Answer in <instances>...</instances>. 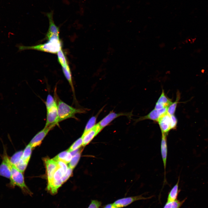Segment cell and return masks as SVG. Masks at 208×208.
Returning <instances> with one entry per match:
<instances>
[{"mask_svg":"<svg viewBox=\"0 0 208 208\" xmlns=\"http://www.w3.org/2000/svg\"><path fill=\"white\" fill-rule=\"evenodd\" d=\"M131 113H116L113 111L110 112L107 115L103 118L98 123L102 129L108 125L115 118L119 116H125L131 118L132 116Z\"/></svg>","mask_w":208,"mask_h":208,"instance_id":"cell-7","label":"cell"},{"mask_svg":"<svg viewBox=\"0 0 208 208\" xmlns=\"http://www.w3.org/2000/svg\"><path fill=\"white\" fill-rule=\"evenodd\" d=\"M83 144V139L82 138H79L75 141L70 146L68 150V151L70 152L78 149Z\"/></svg>","mask_w":208,"mask_h":208,"instance_id":"cell-27","label":"cell"},{"mask_svg":"<svg viewBox=\"0 0 208 208\" xmlns=\"http://www.w3.org/2000/svg\"><path fill=\"white\" fill-rule=\"evenodd\" d=\"M172 103L171 100L166 96L163 89L161 94L156 103L155 109H161L167 108Z\"/></svg>","mask_w":208,"mask_h":208,"instance_id":"cell-13","label":"cell"},{"mask_svg":"<svg viewBox=\"0 0 208 208\" xmlns=\"http://www.w3.org/2000/svg\"><path fill=\"white\" fill-rule=\"evenodd\" d=\"M57 103V101L55 96L53 97L51 94H48L45 103L46 109H49Z\"/></svg>","mask_w":208,"mask_h":208,"instance_id":"cell-22","label":"cell"},{"mask_svg":"<svg viewBox=\"0 0 208 208\" xmlns=\"http://www.w3.org/2000/svg\"><path fill=\"white\" fill-rule=\"evenodd\" d=\"M32 148L31 145L29 144L23 151L21 159L24 162L28 164L30 158Z\"/></svg>","mask_w":208,"mask_h":208,"instance_id":"cell-19","label":"cell"},{"mask_svg":"<svg viewBox=\"0 0 208 208\" xmlns=\"http://www.w3.org/2000/svg\"><path fill=\"white\" fill-rule=\"evenodd\" d=\"M81 155V152L78 151L76 154L73 155L69 163L68 167L72 169L75 167L80 159Z\"/></svg>","mask_w":208,"mask_h":208,"instance_id":"cell-26","label":"cell"},{"mask_svg":"<svg viewBox=\"0 0 208 208\" xmlns=\"http://www.w3.org/2000/svg\"><path fill=\"white\" fill-rule=\"evenodd\" d=\"M46 166L48 183L52 179L54 174L58 167L56 161L52 159H46L44 161Z\"/></svg>","mask_w":208,"mask_h":208,"instance_id":"cell-11","label":"cell"},{"mask_svg":"<svg viewBox=\"0 0 208 208\" xmlns=\"http://www.w3.org/2000/svg\"><path fill=\"white\" fill-rule=\"evenodd\" d=\"M157 122L161 133L167 135L169 131L171 130L170 115L167 112L160 117Z\"/></svg>","mask_w":208,"mask_h":208,"instance_id":"cell-8","label":"cell"},{"mask_svg":"<svg viewBox=\"0 0 208 208\" xmlns=\"http://www.w3.org/2000/svg\"><path fill=\"white\" fill-rule=\"evenodd\" d=\"M73 170V169L70 168L68 167V168L66 173L63 176L61 179L63 183H64L66 181L71 175L72 174Z\"/></svg>","mask_w":208,"mask_h":208,"instance_id":"cell-28","label":"cell"},{"mask_svg":"<svg viewBox=\"0 0 208 208\" xmlns=\"http://www.w3.org/2000/svg\"><path fill=\"white\" fill-rule=\"evenodd\" d=\"M23 153V151H18L10 157V161L12 164L15 165L18 162L21 158Z\"/></svg>","mask_w":208,"mask_h":208,"instance_id":"cell-25","label":"cell"},{"mask_svg":"<svg viewBox=\"0 0 208 208\" xmlns=\"http://www.w3.org/2000/svg\"><path fill=\"white\" fill-rule=\"evenodd\" d=\"M56 97L58 111V122H60L70 118H73L76 120L77 118L75 116L77 114L85 113L88 109L83 108H77L71 106L64 101Z\"/></svg>","mask_w":208,"mask_h":208,"instance_id":"cell-2","label":"cell"},{"mask_svg":"<svg viewBox=\"0 0 208 208\" xmlns=\"http://www.w3.org/2000/svg\"><path fill=\"white\" fill-rule=\"evenodd\" d=\"M72 157L70 152L68 151H66L60 153L53 159L56 161H62L67 164L70 162Z\"/></svg>","mask_w":208,"mask_h":208,"instance_id":"cell-16","label":"cell"},{"mask_svg":"<svg viewBox=\"0 0 208 208\" xmlns=\"http://www.w3.org/2000/svg\"><path fill=\"white\" fill-rule=\"evenodd\" d=\"M2 158V162L0 165V176L10 179L11 174L12 163L5 147L4 148Z\"/></svg>","mask_w":208,"mask_h":208,"instance_id":"cell-4","label":"cell"},{"mask_svg":"<svg viewBox=\"0 0 208 208\" xmlns=\"http://www.w3.org/2000/svg\"><path fill=\"white\" fill-rule=\"evenodd\" d=\"M65 174L64 170L58 166L54 174L53 178L50 181H58L61 180Z\"/></svg>","mask_w":208,"mask_h":208,"instance_id":"cell-24","label":"cell"},{"mask_svg":"<svg viewBox=\"0 0 208 208\" xmlns=\"http://www.w3.org/2000/svg\"><path fill=\"white\" fill-rule=\"evenodd\" d=\"M101 205L100 201L96 200H92L88 208H99Z\"/></svg>","mask_w":208,"mask_h":208,"instance_id":"cell-29","label":"cell"},{"mask_svg":"<svg viewBox=\"0 0 208 208\" xmlns=\"http://www.w3.org/2000/svg\"><path fill=\"white\" fill-rule=\"evenodd\" d=\"M101 110L96 115L92 116L88 120L84 132H85L93 128L95 125L97 116Z\"/></svg>","mask_w":208,"mask_h":208,"instance_id":"cell-20","label":"cell"},{"mask_svg":"<svg viewBox=\"0 0 208 208\" xmlns=\"http://www.w3.org/2000/svg\"><path fill=\"white\" fill-rule=\"evenodd\" d=\"M170 117L171 119V129H175L177 122V118L174 115H170Z\"/></svg>","mask_w":208,"mask_h":208,"instance_id":"cell-30","label":"cell"},{"mask_svg":"<svg viewBox=\"0 0 208 208\" xmlns=\"http://www.w3.org/2000/svg\"><path fill=\"white\" fill-rule=\"evenodd\" d=\"M9 179L10 182L8 185L10 187L14 188L17 186L25 193L30 194V191L25 183L23 172L12 164L11 176Z\"/></svg>","mask_w":208,"mask_h":208,"instance_id":"cell-3","label":"cell"},{"mask_svg":"<svg viewBox=\"0 0 208 208\" xmlns=\"http://www.w3.org/2000/svg\"><path fill=\"white\" fill-rule=\"evenodd\" d=\"M103 208H120L116 205L114 203L108 204L105 205Z\"/></svg>","mask_w":208,"mask_h":208,"instance_id":"cell-32","label":"cell"},{"mask_svg":"<svg viewBox=\"0 0 208 208\" xmlns=\"http://www.w3.org/2000/svg\"><path fill=\"white\" fill-rule=\"evenodd\" d=\"M46 110V122L44 127L53 125H58V123L57 103Z\"/></svg>","mask_w":208,"mask_h":208,"instance_id":"cell-5","label":"cell"},{"mask_svg":"<svg viewBox=\"0 0 208 208\" xmlns=\"http://www.w3.org/2000/svg\"><path fill=\"white\" fill-rule=\"evenodd\" d=\"M56 125H53L44 128L33 137L29 144L32 148L39 145L49 131Z\"/></svg>","mask_w":208,"mask_h":208,"instance_id":"cell-6","label":"cell"},{"mask_svg":"<svg viewBox=\"0 0 208 208\" xmlns=\"http://www.w3.org/2000/svg\"><path fill=\"white\" fill-rule=\"evenodd\" d=\"M58 61L62 66L68 64L67 58L62 49L57 53Z\"/></svg>","mask_w":208,"mask_h":208,"instance_id":"cell-21","label":"cell"},{"mask_svg":"<svg viewBox=\"0 0 208 208\" xmlns=\"http://www.w3.org/2000/svg\"><path fill=\"white\" fill-rule=\"evenodd\" d=\"M56 161L58 166L64 170L65 174L68 168V167H67L66 164L62 161Z\"/></svg>","mask_w":208,"mask_h":208,"instance_id":"cell-31","label":"cell"},{"mask_svg":"<svg viewBox=\"0 0 208 208\" xmlns=\"http://www.w3.org/2000/svg\"><path fill=\"white\" fill-rule=\"evenodd\" d=\"M148 198H145L141 195L135 196L125 197L118 199L113 203L117 206L120 208L126 207L133 202L137 200L146 199Z\"/></svg>","mask_w":208,"mask_h":208,"instance_id":"cell-12","label":"cell"},{"mask_svg":"<svg viewBox=\"0 0 208 208\" xmlns=\"http://www.w3.org/2000/svg\"><path fill=\"white\" fill-rule=\"evenodd\" d=\"M180 98V93L179 91L177 93L176 98L175 101L172 103L167 107V112L170 115H174L176 109L177 104Z\"/></svg>","mask_w":208,"mask_h":208,"instance_id":"cell-18","label":"cell"},{"mask_svg":"<svg viewBox=\"0 0 208 208\" xmlns=\"http://www.w3.org/2000/svg\"><path fill=\"white\" fill-rule=\"evenodd\" d=\"M179 179L176 184L172 187L169 194L167 202H171L176 200L178 193V187Z\"/></svg>","mask_w":208,"mask_h":208,"instance_id":"cell-17","label":"cell"},{"mask_svg":"<svg viewBox=\"0 0 208 208\" xmlns=\"http://www.w3.org/2000/svg\"><path fill=\"white\" fill-rule=\"evenodd\" d=\"M167 135L166 134L162 133L161 143V151L165 170V174L166 173L168 151Z\"/></svg>","mask_w":208,"mask_h":208,"instance_id":"cell-14","label":"cell"},{"mask_svg":"<svg viewBox=\"0 0 208 208\" xmlns=\"http://www.w3.org/2000/svg\"><path fill=\"white\" fill-rule=\"evenodd\" d=\"M186 199L185 198L181 201L176 200L171 202H167L164 208H179Z\"/></svg>","mask_w":208,"mask_h":208,"instance_id":"cell-23","label":"cell"},{"mask_svg":"<svg viewBox=\"0 0 208 208\" xmlns=\"http://www.w3.org/2000/svg\"><path fill=\"white\" fill-rule=\"evenodd\" d=\"M63 74L69 84L73 93L74 98L75 99L74 88L73 83L71 72L68 64L62 66Z\"/></svg>","mask_w":208,"mask_h":208,"instance_id":"cell-15","label":"cell"},{"mask_svg":"<svg viewBox=\"0 0 208 208\" xmlns=\"http://www.w3.org/2000/svg\"><path fill=\"white\" fill-rule=\"evenodd\" d=\"M48 41L43 44L31 46H20L19 51L27 49L37 50L52 53H57L62 49V44L59 34H55L46 36Z\"/></svg>","mask_w":208,"mask_h":208,"instance_id":"cell-1","label":"cell"},{"mask_svg":"<svg viewBox=\"0 0 208 208\" xmlns=\"http://www.w3.org/2000/svg\"><path fill=\"white\" fill-rule=\"evenodd\" d=\"M102 129L97 123L90 130L83 132L81 137L83 139L82 145L84 146L88 144Z\"/></svg>","mask_w":208,"mask_h":208,"instance_id":"cell-9","label":"cell"},{"mask_svg":"<svg viewBox=\"0 0 208 208\" xmlns=\"http://www.w3.org/2000/svg\"><path fill=\"white\" fill-rule=\"evenodd\" d=\"M167 108H164L161 109H154L147 115L142 116L138 119L136 122L146 119H149L158 122L160 117L167 112Z\"/></svg>","mask_w":208,"mask_h":208,"instance_id":"cell-10","label":"cell"}]
</instances>
